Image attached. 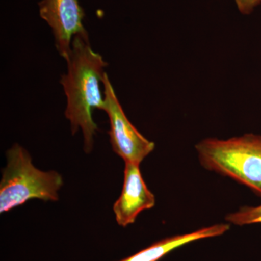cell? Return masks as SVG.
<instances>
[{
  "mask_svg": "<svg viewBox=\"0 0 261 261\" xmlns=\"http://www.w3.org/2000/svg\"><path fill=\"white\" fill-rule=\"evenodd\" d=\"M6 157L8 163L0 182L1 214L32 199L58 200V191L63 185L60 173L36 168L28 151L18 144L7 151Z\"/></svg>",
  "mask_w": 261,
  "mask_h": 261,
  "instance_id": "obj_3",
  "label": "cell"
},
{
  "mask_svg": "<svg viewBox=\"0 0 261 261\" xmlns=\"http://www.w3.org/2000/svg\"><path fill=\"white\" fill-rule=\"evenodd\" d=\"M66 62L68 70L61 80L67 97L65 117L69 120L73 135L82 129L84 151L89 153L93 148L94 136L97 130L92 111L94 108L101 110L104 103L99 82L108 63L92 49L87 32L74 36Z\"/></svg>",
  "mask_w": 261,
  "mask_h": 261,
  "instance_id": "obj_1",
  "label": "cell"
},
{
  "mask_svg": "<svg viewBox=\"0 0 261 261\" xmlns=\"http://www.w3.org/2000/svg\"><path fill=\"white\" fill-rule=\"evenodd\" d=\"M104 103L101 110L109 117V135L113 151L125 163L140 165L154 150V142L146 139L128 119L107 73L103 75Z\"/></svg>",
  "mask_w": 261,
  "mask_h": 261,
  "instance_id": "obj_4",
  "label": "cell"
},
{
  "mask_svg": "<svg viewBox=\"0 0 261 261\" xmlns=\"http://www.w3.org/2000/svg\"><path fill=\"white\" fill-rule=\"evenodd\" d=\"M195 149L206 169L231 178L261 197V135L205 139Z\"/></svg>",
  "mask_w": 261,
  "mask_h": 261,
  "instance_id": "obj_2",
  "label": "cell"
},
{
  "mask_svg": "<svg viewBox=\"0 0 261 261\" xmlns=\"http://www.w3.org/2000/svg\"><path fill=\"white\" fill-rule=\"evenodd\" d=\"M240 13L249 15L261 3V0H235Z\"/></svg>",
  "mask_w": 261,
  "mask_h": 261,
  "instance_id": "obj_9",
  "label": "cell"
},
{
  "mask_svg": "<svg viewBox=\"0 0 261 261\" xmlns=\"http://www.w3.org/2000/svg\"><path fill=\"white\" fill-rule=\"evenodd\" d=\"M39 13L51 27L58 53L65 61L76 34L87 32L84 27V10L78 0H42Z\"/></svg>",
  "mask_w": 261,
  "mask_h": 261,
  "instance_id": "obj_5",
  "label": "cell"
},
{
  "mask_svg": "<svg viewBox=\"0 0 261 261\" xmlns=\"http://www.w3.org/2000/svg\"><path fill=\"white\" fill-rule=\"evenodd\" d=\"M229 229V225L219 224L200 228L194 232L172 237L153 244L135 255L120 261H158L168 252L191 242L220 236Z\"/></svg>",
  "mask_w": 261,
  "mask_h": 261,
  "instance_id": "obj_7",
  "label": "cell"
},
{
  "mask_svg": "<svg viewBox=\"0 0 261 261\" xmlns=\"http://www.w3.org/2000/svg\"><path fill=\"white\" fill-rule=\"evenodd\" d=\"M226 221L238 226L261 223V205L257 207H243L238 212L228 214Z\"/></svg>",
  "mask_w": 261,
  "mask_h": 261,
  "instance_id": "obj_8",
  "label": "cell"
},
{
  "mask_svg": "<svg viewBox=\"0 0 261 261\" xmlns=\"http://www.w3.org/2000/svg\"><path fill=\"white\" fill-rule=\"evenodd\" d=\"M154 205L155 197L142 178L140 165L125 163L123 190L113 205L118 224L126 227L133 224L142 211L149 210Z\"/></svg>",
  "mask_w": 261,
  "mask_h": 261,
  "instance_id": "obj_6",
  "label": "cell"
}]
</instances>
